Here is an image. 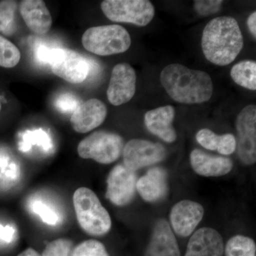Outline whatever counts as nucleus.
<instances>
[{
  "label": "nucleus",
  "mask_w": 256,
  "mask_h": 256,
  "mask_svg": "<svg viewBox=\"0 0 256 256\" xmlns=\"http://www.w3.org/2000/svg\"><path fill=\"white\" fill-rule=\"evenodd\" d=\"M244 47V38L236 20L218 16L210 20L204 30L202 48L207 60L224 66L234 62Z\"/></svg>",
  "instance_id": "obj_1"
},
{
  "label": "nucleus",
  "mask_w": 256,
  "mask_h": 256,
  "mask_svg": "<svg viewBox=\"0 0 256 256\" xmlns=\"http://www.w3.org/2000/svg\"><path fill=\"white\" fill-rule=\"evenodd\" d=\"M160 82L170 97L180 104H202L213 94V82L208 74L182 64L166 66L160 74Z\"/></svg>",
  "instance_id": "obj_2"
},
{
  "label": "nucleus",
  "mask_w": 256,
  "mask_h": 256,
  "mask_svg": "<svg viewBox=\"0 0 256 256\" xmlns=\"http://www.w3.org/2000/svg\"><path fill=\"white\" fill-rule=\"evenodd\" d=\"M74 205L82 228L92 236H102L110 230V214L90 188H80L74 194Z\"/></svg>",
  "instance_id": "obj_3"
},
{
  "label": "nucleus",
  "mask_w": 256,
  "mask_h": 256,
  "mask_svg": "<svg viewBox=\"0 0 256 256\" xmlns=\"http://www.w3.org/2000/svg\"><path fill=\"white\" fill-rule=\"evenodd\" d=\"M82 44L90 53L98 56L118 54L129 50L131 38L120 25H104L89 28L82 36Z\"/></svg>",
  "instance_id": "obj_4"
},
{
  "label": "nucleus",
  "mask_w": 256,
  "mask_h": 256,
  "mask_svg": "<svg viewBox=\"0 0 256 256\" xmlns=\"http://www.w3.org/2000/svg\"><path fill=\"white\" fill-rule=\"evenodd\" d=\"M124 148V139L119 134L97 131L80 141L77 151L84 159H92L100 164H108L118 159Z\"/></svg>",
  "instance_id": "obj_5"
},
{
  "label": "nucleus",
  "mask_w": 256,
  "mask_h": 256,
  "mask_svg": "<svg viewBox=\"0 0 256 256\" xmlns=\"http://www.w3.org/2000/svg\"><path fill=\"white\" fill-rule=\"evenodd\" d=\"M100 6L110 21L138 26L149 24L156 14L154 5L148 0H105Z\"/></svg>",
  "instance_id": "obj_6"
},
{
  "label": "nucleus",
  "mask_w": 256,
  "mask_h": 256,
  "mask_svg": "<svg viewBox=\"0 0 256 256\" xmlns=\"http://www.w3.org/2000/svg\"><path fill=\"white\" fill-rule=\"evenodd\" d=\"M48 64L56 76L73 84H82L90 72L86 58L78 52L67 48H52Z\"/></svg>",
  "instance_id": "obj_7"
},
{
  "label": "nucleus",
  "mask_w": 256,
  "mask_h": 256,
  "mask_svg": "<svg viewBox=\"0 0 256 256\" xmlns=\"http://www.w3.org/2000/svg\"><path fill=\"white\" fill-rule=\"evenodd\" d=\"M238 140L237 152L244 164H254L256 161V107L246 106L238 114L236 122Z\"/></svg>",
  "instance_id": "obj_8"
},
{
  "label": "nucleus",
  "mask_w": 256,
  "mask_h": 256,
  "mask_svg": "<svg viewBox=\"0 0 256 256\" xmlns=\"http://www.w3.org/2000/svg\"><path fill=\"white\" fill-rule=\"evenodd\" d=\"M122 154L124 164L136 172L163 161L166 158V151L160 143L133 139L124 146Z\"/></svg>",
  "instance_id": "obj_9"
},
{
  "label": "nucleus",
  "mask_w": 256,
  "mask_h": 256,
  "mask_svg": "<svg viewBox=\"0 0 256 256\" xmlns=\"http://www.w3.org/2000/svg\"><path fill=\"white\" fill-rule=\"evenodd\" d=\"M137 182L136 172L124 164L117 165L108 178L106 197L116 206H126L136 196Z\"/></svg>",
  "instance_id": "obj_10"
},
{
  "label": "nucleus",
  "mask_w": 256,
  "mask_h": 256,
  "mask_svg": "<svg viewBox=\"0 0 256 256\" xmlns=\"http://www.w3.org/2000/svg\"><path fill=\"white\" fill-rule=\"evenodd\" d=\"M136 73L130 64L114 66L107 90L108 99L112 105L119 106L127 104L136 94Z\"/></svg>",
  "instance_id": "obj_11"
},
{
  "label": "nucleus",
  "mask_w": 256,
  "mask_h": 256,
  "mask_svg": "<svg viewBox=\"0 0 256 256\" xmlns=\"http://www.w3.org/2000/svg\"><path fill=\"white\" fill-rule=\"evenodd\" d=\"M204 210L198 202L183 200L176 203L170 212V223L175 233L188 237L203 218Z\"/></svg>",
  "instance_id": "obj_12"
},
{
  "label": "nucleus",
  "mask_w": 256,
  "mask_h": 256,
  "mask_svg": "<svg viewBox=\"0 0 256 256\" xmlns=\"http://www.w3.org/2000/svg\"><path fill=\"white\" fill-rule=\"evenodd\" d=\"M107 108L98 99H89L76 108L72 118L70 124L74 130L79 133L90 132L99 127L105 121Z\"/></svg>",
  "instance_id": "obj_13"
},
{
  "label": "nucleus",
  "mask_w": 256,
  "mask_h": 256,
  "mask_svg": "<svg viewBox=\"0 0 256 256\" xmlns=\"http://www.w3.org/2000/svg\"><path fill=\"white\" fill-rule=\"evenodd\" d=\"M224 239L215 229L204 227L188 240L184 256H224Z\"/></svg>",
  "instance_id": "obj_14"
},
{
  "label": "nucleus",
  "mask_w": 256,
  "mask_h": 256,
  "mask_svg": "<svg viewBox=\"0 0 256 256\" xmlns=\"http://www.w3.org/2000/svg\"><path fill=\"white\" fill-rule=\"evenodd\" d=\"M144 256H181L178 240L166 220L156 222Z\"/></svg>",
  "instance_id": "obj_15"
},
{
  "label": "nucleus",
  "mask_w": 256,
  "mask_h": 256,
  "mask_svg": "<svg viewBox=\"0 0 256 256\" xmlns=\"http://www.w3.org/2000/svg\"><path fill=\"white\" fill-rule=\"evenodd\" d=\"M175 110L172 106H165L146 112L144 121L146 129L168 143L174 142L176 139V133L173 128Z\"/></svg>",
  "instance_id": "obj_16"
},
{
  "label": "nucleus",
  "mask_w": 256,
  "mask_h": 256,
  "mask_svg": "<svg viewBox=\"0 0 256 256\" xmlns=\"http://www.w3.org/2000/svg\"><path fill=\"white\" fill-rule=\"evenodd\" d=\"M190 164L196 174L207 178L224 176L233 168V162L229 158L212 156L200 149L192 152Z\"/></svg>",
  "instance_id": "obj_17"
},
{
  "label": "nucleus",
  "mask_w": 256,
  "mask_h": 256,
  "mask_svg": "<svg viewBox=\"0 0 256 256\" xmlns=\"http://www.w3.org/2000/svg\"><path fill=\"white\" fill-rule=\"evenodd\" d=\"M20 14L28 28L34 33L43 35L50 31L52 18L42 0H24L20 5Z\"/></svg>",
  "instance_id": "obj_18"
},
{
  "label": "nucleus",
  "mask_w": 256,
  "mask_h": 256,
  "mask_svg": "<svg viewBox=\"0 0 256 256\" xmlns=\"http://www.w3.org/2000/svg\"><path fill=\"white\" fill-rule=\"evenodd\" d=\"M137 192L146 202L162 200L168 192V173L162 168H151L138 180Z\"/></svg>",
  "instance_id": "obj_19"
},
{
  "label": "nucleus",
  "mask_w": 256,
  "mask_h": 256,
  "mask_svg": "<svg viewBox=\"0 0 256 256\" xmlns=\"http://www.w3.org/2000/svg\"><path fill=\"white\" fill-rule=\"evenodd\" d=\"M196 139L205 149L216 150L223 156H230L236 150V139L232 134L218 136L210 129H202L196 133Z\"/></svg>",
  "instance_id": "obj_20"
},
{
  "label": "nucleus",
  "mask_w": 256,
  "mask_h": 256,
  "mask_svg": "<svg viewBox=\"0 0 256 256\" xmlns=\"http://www.w3.org/2000/svg\"><path fill=\"white\" fill-rule=\"evenodd\" d=\"M230 77L236 84L248 90H256V62L245 60L234 65Z\"/></svg>",
  "instance_id": "obj_21"
},
{
  "label": "nucleus",
  "mask_w": 256,
  "mask_h": 256,
  "mask_svg": "<svg viewBox=\"0 0 256 256\" xmlns=\"http://www.w3.org/2000/svg\"><path fill=\"white\" fill-rule=\"evenodd\" d=\"M18 6V3L15 1L0 2V33L5 36H12L16 31Z\"/></svg>",
  "instance_id": "obj_22"
},
{
  "label": "nucleus",
  "mask_w": 256,
  "mask_h": 256,
  "mask_svg": "<svg viewBox=\"0 0 256 256\" xmlns=\"http://www.w3.org/2000/svg\"><path fill=\"white\" fill-rule=\"evenodd\" d=\"M225 256H256V242L245 236L237 235L228 240L225 249Z\"/></svg>",
  "instance_id": "obj_23"
},
{
  "label": "nucleus",
  "mask_w": 256,
  "mask_h": 256,
  "mask_svg": "<svg viewBox=\"0 0 256 256\" xmlns=\"http://www.w3.org/2000/svg\"><path fill=\"white\" fill-rule=\"evenodd\" d=\"M34 146H40L44 152L50 151L52 143L48 134L41 129L25 132L20 144V150L28 152Z\"/></svg>",
  "instance_id": "obj_24"
},
{
  "label": "nucleus",
  "mask_w": 256,
  "mask_h": 256,
  "mask_svg": "<svg viewBox=\"0 0 256 256\" xmlns=\"http://www.w3.org/2000/svg\"><path fill=\"white\" fill-rule=\"evenodd\" d=\"M21 58L18 47L0 35V66L11 68L16 66Z\"/></svg>",
  "instance_id": "obj_25"
},
{
  "label": "nucleus",
  "mask_w": 256,
  "mask_h": 256,
  "mask_svg": "<svg viewBox=\"0 0 256 256\" xmlns=\"http://www.w3.org/2000/svg\"><path fill=\"white\" fill-rule=\"evenodd\" d=\"M72 256H109L104 244L96 240H88L79 244Z\"/></svg>",
  "instance_id": "obj_26"
},
{
  "label": "nucleus",
  "mask_w": 256,
  "mask_h": 256,
  "mask_svg": "<svg viewBox=\"0 0 256 256\" xmlns=\"http://www.w3.org/2000/svg\"><path fill=\"white\" fill-rule=\"evenodd\" d=\"M31 210L42 218V222L50 226H55L60 222V217L46 204L40 201H34L31 204Z\"/></svg>",
  "instance_id": "obj_27"
},
{
  "label": "nucleus",
  "mask_w": 256,
  "mask_h": 256,
  "mask_svg": "<svg viewBox=\"0 0 256 256\" xmlns=\"http://www.w3.org/2000/svg\"><path fill=\"white\" fill-rule=\"evenodd\" d=\"M72 242L67 239H57L50 242L43 252V256H69Z\"/></svg>",
  "instance_id": "obj_28"
},
{
  "label": "nucleus",
  "mask_w": 256,
  "mask_h": 256,
  "mask_svg": "<svg viewBox=\"0 0 256 256\" xmlns=\"http://www.w3.org/2000/svg\"><path fill=\"white\" fill-rule=\"evenodd\" d=\"M222 3L223 1L220 0H196L194 1V9L202 16H210L220 11Z\"/></svg>",
  "instance_id": "obj_29"
},
{
  "label": "nucleus",
  "mask_w": 256,
  "mask_h": 256,
  "mask_svg": "<svg viewBox=\"0 0 256 256\" xmlns=\"http://www.w3.org/2000/svg\"><path fill=\"white\" fill-rule=\"evenodd\" d=\"M78 102L75 96L70 94H63L58 96V98L56 100V106L60 112L73 114L78 107Z\"/></svg>",
  "instance_id": "obj_30"
},
{
  "label": "nucleus",
  "mask_w": 256,
  "mask_h": 256,
  "mask_svg": "<svg viewBox=\"0 0 256 256\" xmlns=\"http://www.w3.org/2000/svg\"><path fill=\"white\" fill-rule=\"evenodd\" d=\"M15 230L13 227L6 226H3L0 224V240L6 242H11L14 239Z\"/></svg>",
  "instance_id": "obj_31"
},
{
  "label": "nucleus",
  "mask_w": 256,
  "mask_h": 256,
  "mask_svg": "<svg viewBox=\"0 0 256 256\" xmlns=\"http://www.w3.org/2000/svg\"><path fill=\"white\" fill-rule=\"evenodd\" d=\"M247 25L250 33L256 38V12H254L247 20Z\"/></svg>",
  "instance_id": "obj_32"
},
{
  "label": "nucleus",
  "mask_w": 256,
  "mask_h": 256,
  "mask_svg": "<svg viewBox=\"0 0 256 256\" xmlns=\"http://www.w3.org/2000/svg\"><path fill=\"white\" fill-rule=\"evenodd\" d=\"M18 256H40V254L32 248H28Z\"/></svg>",
  "instance_id": "obj_33"
},
{
  "label": "nucleus",
  "mask_w": 256,
  "mask_h": 256,
  "mask_svg": "<svg viewBox=\"0 0 256 256\" xmlns=\"http://www.w3.org/2000/svg\"><path fill=\"white\" fill-rule=\"evenodd\" d=\"M0 110H1V102H0Z\"/></svg>",
  "instance_id": "obj_34"
}]
</instances>
